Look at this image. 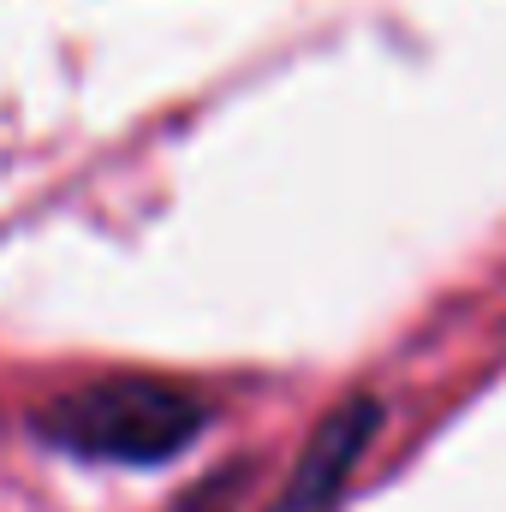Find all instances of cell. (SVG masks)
<instances>
[{
  "label": "cell",
  "mask_w": 506,
  "mask_h": 512,
  "mask_svg": "<svg viewBox=\"0 0 506 512\" xmlns=\"http://www.w3.org/2000/svg\"><path fill=\"white\" fill-rule=\"evenodd\" d=\"M42 435L78 459H114V465H161L203 429V399L173 382L114 376V382L72 387L42 417Z\"/></svg>",
  "instance_id": "6da1fadb"
},
{
  "label": "cell",
  "mask_w": 506,
  "mask_h": 512,
  "mask_svg": "<svg viewBox=\"0 0 506 512\" xmlns=\"http://www.w3.org/2000/svg\"><path fill=\"white\" fill-rule=\"evenodd\" d=\"M370 435H376V405L370 399H352L346 411H334L322 423V435L310 441V453H304V465H298L280 512H328V501L352 477V465H358V453H364Z\"/></svg>",
  "instance_id": "7a4b0ae2"
}]
</instances>
